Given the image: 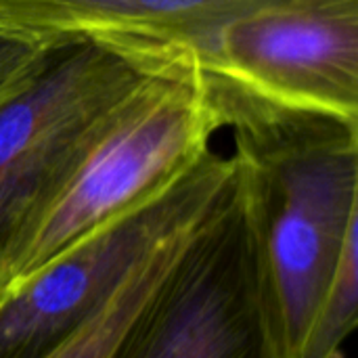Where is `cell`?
I'll use <instances>...</instances> for the list:
<instances>
[{
  "mask_svg": "<svg viewBox=\"0 0 358 358\" xmlns=\"http://www.w3.org/2000/svg\"><path fill=\"white\" fill-rule=\"evenodd\" d=\"M203 80L220 126L233 132L235 185L275 355L298 358L358 239V120L287 105L212 71Z\"/></svg>",
  "mask_w": 358,
  "mask_h": 358,
  "instance_id": "1",
  "label": "cell"
},
{
  "mask_svg": "<svg viewBox=\"0 0 358 358\" xmlns=\"http://www.w3.org/2000/svg\"><path fill=\"white\" fill-rule=\"evenodd\" d=\"M220 128L195 63L170 61L153 71L25 229L4 264L0 296L94 231L162 195L212 149Z\"/></svg>",
  "mask_w": 358,
  "mask_h": 358,
  "instance_id": "2",
  "label": "cell"
},
{
  "mask_svg": "<svg viewBox=\"0 0 358 358\" xmlns=\"http://www.w3.org/2000/svg\"><path fill=\"white\" fill-rule=\"evenodd\" d=\"M178 61L96 38H52L25 86L0 103V281L4 264L128 96Z\"/></svg>",
  "mask_w": 358,
  "mask_h": 358,
  "instance_id": "3",
  "label": "cell"
},
{
  "mask_svg": "<svg viewBox=\"0 0 358 358\" xmlns=\"http://www.w3.org/2000/svg\"><path fill=\"white\" fill-rule=\"evenodd\" d=\"M235 166L208 149L149 203L94 231L0 296V358H46L67 344L172 239L233 191Z\"/></svg>",
  "mask_w": 358,
  "mask_h": 358,
  "instance_id": "4",
  "label": "cell"
},
{
  "mask_svg": "<svg viewBox=\"0 0 358 358\" xmlns=\"http://www.w3.org/2000/svg\"><path fill=\"white\" fill-rule=\"evenodd\" d=\"M109 358H277L237 185L189 233Z\"/></svg>",
  "mask_w": 358,
  "mask_h": 358,
  "instance_id": "5",
  "label": "cell"
},
{
  "mask_svg": "<svg viewBox=\"0 0 358 358\" xmlns=\"http://www.w3.org/2000/svg\"><path fill=\"white\" fill-rule=\"evenodd\" d=\"M268 99L358 120V0H266L229 19L197 65Z\"/></svg>",
  "mask_w": 358,
  "mask_h": 358,
  "instance_id": "6",
  "label": "cell"
},
{
  "mask_svg": "<svg viewBox=\"0 0 358 358\" xmlns=\"http://www.w3.org/2000/svg\"><path fill=\"white\" fill-rule=\"evenodd\" d=\"M266 0H0V21L199 65L216 31Z\"/></svg>",
  "mask_w": 358,
  "mask_h": 358,
  "instance_id": "7",
  "label": "cell"
},
{
  "mask_svg": "<svg viewBox=\"0 0 358 358\" xmlns=\"http://www.w3.org/2000/svg\"><path fill=\"white\" fill-rule=\"evenodd\" d=\"M357 315L358 239H355L310 319L298 358H340L344 344L357 329Z\"/></svg>",
  "mask_w": 358,
  "mask_h": 358,
  "instance_id": "8",
  "label": "cell"
},
{
  "mask_svg": "<svg viewBox=\"0 0 358 358\" xmlns=\"http://www.w3.org/2000/svg\"><path fill=\"white\" fill-rule=\"evenodd\" d=\"M52 38L0 21V103L29 82Z\"/></svg>",
  "mask_w": 358,
  "mask_h": 358,
  "instance_id": "9",
  "label": "cell"
}]
</instances>
